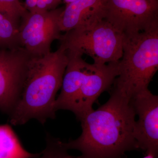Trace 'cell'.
Segmentation results:
<instances>
[{
    "label": "cell",
    "instance_id": "16",
    "mask_svg": "<svg viewBox=\"0 0 158 158\" xmlns=\"http://www.w3.org/2000/svg\"><path fill=\"white\" fill-rule=\"evenodd\" d=\"M62 0H38L34 11L45 12L57 9Z\"/></svg>",
    "mask_w": 158,
    "mask_h": 158
},
{
    "label": "cell",
    "instance_id": "17",
    "mask_svg": "<svg viewBox=\"0 0 158 158\" xmlns=\"http://www.w3.org/2000/svg\"><path fill=\"white\" fill-rule=\"evenodd\" d=\"M38 0H26L24 7L29 12H33L35 9Z\"/></svg>",
    "mask_w": 158,
    "mask_h": 158
},
{
    "label": "cell",
    "instance_id": "10",
    "mask_svg": "<svg viewBox=\"0 0 158 158\" xmlns=\"http://www.w3.org/2000/svg\"><path fill=\"white\" fill-rule=\"evenodd\" d=\"M106 0H77L66 4L60 15L61 32L87 29L105 19Z\"/></svg>",
    "mask_w": 158,
    "mask_h": 158
},
{
    "label": "cell",
    "instance_id": "4",
    "mask_svg": "<svg viewBox=\"0 0 158 158\" xmlns=\"http://www.w3.org/2000/svg\"><path fill=\"white\" fill-rule=\"evenodd\" d=\"M59 40L66 49L86 54L98 65L118 62L123 54V36L105 19L89 28L65 32Z\"/></svg>",
    "mask_w": 158,
    "mask_h": 158
},
{
    "label": "cell",
    "instance_id": "3",
    "mask_svg": "<svg viewBox=\"0 0 158 158\" xmlns=\"http://www.w3.org/2000/svg\"><path fill=\"white\" fill-rule=\"evenodd\" d=\"M123 49L119 73L113 89L131 100L148 89L158 70V26L149 31L123 36Z\"/></svg>",
    "mask_w": 158,
    "mask_h": 158
},
{
    "label": "cell",
    "instance_id": "8",
    "mask_svg": "<svg viewBox=\"0 0 158 158\" xmlns=\"http://www.w3.org/2000/svg\"><path fill=\"white\" fill-rule=\"evenodd\" d=\"M138 119L134 135L138 149L157 158L158 155V96L147 89L131 99Z\"/></svg>",
    "mask_w": 158,
    "mask_h": 158
},
{
    "label": "cell",
    "instance_id": "9",
    "mask_svg": "<svg viewBox=\"0 0 158 158\" xmlns=\"http://www.w3.org/2000/svg\"><path fill=\"white\" fill-rule=\"evenodd\" d=\"M119 62L91 64L70 110L79 121L93 110L94 104L101 94L111 88L118 75Z\"/></svg>",
    "mask_w": 158,
    "mask_h": 158
},
{
    "label": "cell",
    "instance_id": "12",
    "mask_svg": "<svg viewBox=\"0 0 158 158\" xmlns=\"http://www.w3.org/2000/svg\"><path fill=\"white\" fill-rule=\"evenodd\" d=\"M40 155L26 150L10 125H0V158H39Z\"/></svg>",
    "mask_w": 158,
    "mask_h": 158
},
{
    "label": "cell",
    "instance_id": "5",
    "mask_svg": "<svg viewBox=\"0 0 158 158\" xmlns=\"http://www.w3.org/2000/svg\"><path fill=\"white\" fill-rule=\"evenodd\" d=\"M105 19L123 36L158 26V0H106Z\"/></svg>",
    "mask_w": 158,
    "mask_h": 158
},
{
    "label": "cell",
    "instance_id": "1",
    "mask_svg": "<svg viewBox=\"0 0 158 158\" xmlns=\"http://www.w3.org/2000/svg\"><path fill=\"white\" fill-rule=\"evenodd\" d=\"M136 116L131 100L112 88L107 102L80 120L81 135L64 144L84 158H122L138 149L134 135Z\"/></svg>",
    "mask_w": 158,
    "mask_h": 158
},
{
    "label": "cell",
    "instance_id": "7",
    "mask_svg": "<svg viewBox=\"0 0 158 158\" xmlns=\"http://www.w3.org/2000/svg\"><path fill=\"white\" fill-rule=\"evenodd\" d=\"M31 56L23 48H0V111L11 114L19 98Z\"/></svg>",
    "mask_w": 158,
    "mask_h": 158
},
{
    "label": "cell",
    "instance_id": "19",
    "mask_svg": "<svg viewBox=\"0 0 158 158\" xmlns=\"http://www.w3.org/2000/svg\"><path fill=\"white\" fill-rule=\"evenodd\" d=\"M66 2V4H69V3L73 2H74L77 1V0H64Z\"/></svg>",
    "mask_w": 158,
    "mask_h": 158
},
{
    "label": "cell",
    "instance_id": "2",
    "mask_svg": "<svg viewBox=\"0 0 158 158\" xmlns=\"http://www.w3.org/2000/svg\"><path fill=\"white\" fill-rule=\"evenodd\" d=\"M68 62V51L61 44L56 52L31 56L19 98L9 116L10 124L22 125L36 119L43 125L55 118L54 103Z\"/></svg>",
    "mask_w": 158,
    "mask_h": 158
},
{
    "label": "cell",
    "instance_id": "6",
    "mask_svg": "<svg viewBox=\"0 0 158 158\" xmlns=\"http://www.w3.org/2000/svg\"><path fill=\"white\" fill-rule=\"evenodd\" d=\"M64 9L45 12L27 11L21 18L19 28L21 47L32 56L51 52L52 43L61 38L59 21Z\"/></svg>",
    "mask_w": 158,
    "mask_h": 158
},
{
    "label": "cell",
    "instance_id": "15",
    "mask_svg": "<svg viewBox=\"0 0 158 158\" xmlns=\"http://www.w3.org/2000/svg\"><path fill=\"white\" fill-rule=\"evenodd\" d=\"M27 11L20 0H0V13L19 23L21 18Z\"/></svg>",
    "mask_w": 158,
    "mask_h": 158
},
{
    "label": "cell",
    "instance_id": "11",
    "mask_svg": "<svg viewBox=\"0 0 158 158\" xmlns=\"http://www.w3.org/2000/svg\"><path fill=\"white\" fill-rule=\"evenodd\" d=\"M67 50L68 64L63 76L61 92L54 103V109L56 112L59 110L70 111L82 82L91 65L83 59L81 54Z\"/></svg>",
    "mask_w": 158,
    "mask_h": 158
},
{
    "label": "cell",
    "instance_id": "13",
    "mask_svg": "<svg viewBox=\"0 0 158 158\" xmlns=\"http://www.w3.org/2000/svg\"><path fill=\"white\" fill-rule=\"evenodd\" d=\"M19 24L8 15L0 13V48L12 50L21 48L19 35Z\"/></svg>",
    "mask_w": 158,
    "mask_h": 158
},
{
    "label": "cell",
    "instance_id": "18",
    "mask_svg": "<svg viewBox=\"0 0 158 158\" xmlns=\"http://www.w3.org/2000/svg\"><path fill=\"white\" fill-rule=\"evenodd\" d=\"M142 158H157L151 155L146 154V156H144V157Z\"/></svg>",
    "mask_w": 158,
    "mask_h": 158
},
{
    "label": "cell",
    "instance_id": "14",
    "mask_svg": "<svg viewBox=\"0 0 158 158\" xmlns=\"http://www.w3.org/2000/svg\"><path fill=\"white\" fill-rule=\"evenodd\" d=\"M46 140L45 149L41 152L40 158H84L81 155H71L64 142L58 138H54L49 134L47 135Z\"/></svg>",
    "mask_w": 158,
    "mask_h": 158
}]
</instances>
